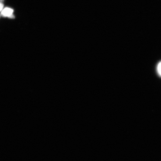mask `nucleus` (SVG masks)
<instances>
[{"label":"nucleus","mask_w":161,"mask_h":161,"mask_svg":"<svg viewBox=\"0 0 161 161\" xmlns=\"http://www.w3.org/2000/svg\"><path fill=\"white\" fill-rule=\"evenodd\" d=\"M13 12V10L12 9L9 8H6L2 10V14L3 16L8 17H10L12 15Z\"/></svg>","instance_id":"obj_1"},{"label":"nucleus","mask_w":161,"mask_h":161,"mask_svg":"<svg viewBox=\"0 0 161 161\" xmlns=\"http://www.w3.org/2000/svg\"><path fill=\"white\" fill-rule=\"evenodd\" d=\"M158 70L159 74L161 75V62L158 65Z\"/></svg>","instance_id":"obj_2"},{"label":"nucleus","mask_w":161,"mask_h":161,"mask_svg":"<svg viewBox=\"0 0 161 161\" xmlns=\"http://www.w3.org/2000/svg\"><path fill=\"white\" fill-rule=\"evenodd\" d=\"M3 5L1 2L0 3V10H2V8H3Z\"/></svg>","instance_id":"obj_3"},{"label":"nucleus","mask_w":161,"mask_h":161,"mask_svg":"<svg viewBox=\"0 0 161 161\" xmlns=\"http://www.w3.org/2000/svg\"><path fill=\"white\" fill-rule=\"evenodd\" d=\"M3 0H1V1H3Z\"/></svg>","instance_id":"obj_4"}]
</instances>
